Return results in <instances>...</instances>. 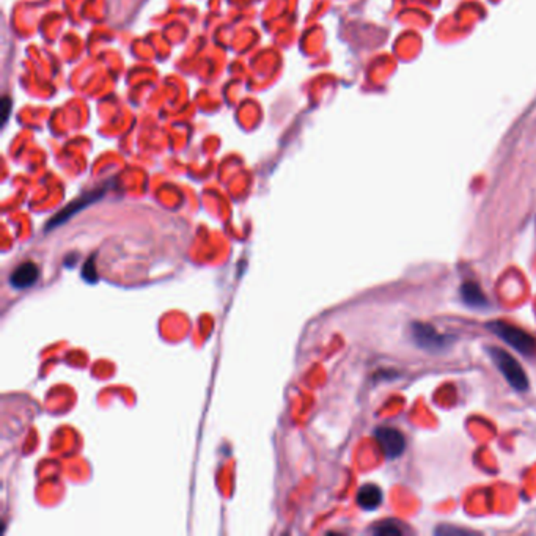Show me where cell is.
<instances>
[{
    "label": "cell",
    "instance_id": "6da1fadb",
    "mask_svg": "<svg viewBox=\"0 0 536 536\" xmlns=\"http://www.w3.org/2000/svg\"><path fill=\"white\" fill-rule=\"evenodd\" d=\"M488 329L494 332L506 345L516 349L519 354L526 355L528 359L536 354V340L528 332L522 330L521 327L508 324L505 321H490L488 324Z\"/></svg>",
    "mask_w": 536,
    "mask_h": 536
},
{
    "label": "cell",
    "instance_id": "7a4b0ae2",
    "mask_svg": "<svg viewBox=\"0 0 536 536\" xmlns=\"http://www.w3.org/2000/svg\"><path fill=\"white\" fill-rule=\"evenodd\" d=\"M488 353L494 365L500 370L506 382L517 392H526L528 388V377L517 360L502 348H489Z\"/></svg>",
    "mask_w": 536,
    "mask_h": 536
},
{
    "label": "cell",
    "instance_id": "3957f363",
    "mask_svg": "<svg viewBox=\"0 0 536 536\" xmlns=\"http://www.w3.org/2000/svg\"><path fill=\"white\" fill-rule=\"evenodd\" d=\"M410 337L417 346L430 353H442L455 341L453 337L441 334L436 327L425 323H414L410 326Z\"/></svg>",
    "mask_w": 536,
    "mask_h": 536
},
{
    "label": "cell",
    "instance_id": "277c9868",
    "mask_svg": "<svg viewBox=\"0 0 536 536\" xmlns=\"http://www.w3.org/2000/svg\"><path fill=\"white\" fill-rule=\"evenodd\" d=\"M376 441L379 444L384 456L387 459L399 458L406 450V439L401 433L395 428L381 426L375 431Z\"/></svg>",
    "mask_w": 536,
    "mask_h": 536
},
{
    "label": "cell",
    "instance_id": "5b68a950",
    "mask_svg": "<svg viewBox=\"0 0 536 536\" xmlns=\"http://www.w3.org/2000/svg\"><path fill=\"white\" fill-rule=\"evenodd\" d=\"M461 299L467 307L470 308H486L489 307L488 297L484 296L482 288L475 281H464L461 286Z\"/></svg>",
    "mask_w": 536,
    "mask_h": 536
},
{
    "label": "cell",
    "instance_id": "8992f818",
    "mask_svg": "<svg viewBox=\"0 0 536 536\" xmlns=\"http://www.w3.org/2000/svg\"><path fill=\"white\" fill-rule=\"evenodd\" d=\"M38 279V268L35 263L27 261L22 263L19 268L14 269V272L11 274L10 284L14 288H29L35 284Z\"/></svg>",
    "mask_w": 536,
    "mask_h": 536
},
{
    "label": "cell",
    "instance_id": "52a82bcc",
    "mask_svg": "<svg viewBox=\"0 0 536 536\" xmlns=\"http://www.w3.org/2000/svg\"><path fill=\"white\" fill-rule=\"evenodd\" d=\"M382 490L376 484H364L357 493V504L362 510L373 511L382 504Z\"/></svg>",
    "mask_w": 536,
    "mask_h": 536
},
{
    "label": "cell",
    "instance_id": "ba28073f",
    "mask_svg": "<svg viewBox=\"0 0 536 536\" xmlns=\"http://www.w3.org/2000/svg\"><path fill=\"white\" fill-rule=\"evenodd\" d=\"M373 533L376 535H381V536H387V535H392V536H399L403 533L401 527H399L398 522L395 521H386V522H381L379 526H376L373 528Z\"/></svg>",
    "mask_w": 536,
    "mask_h": 536
},
{
    "label": "cell",
    "instance_id": "9c48e42d",
    "mask_svg": "<svg viewBox=\"0 0 536 536\" xmlns=\"http://www.w3.org/2000/svg\"><path fill=\"white\" fill-rule=\"evenodd\" d=\"M8 112H10V99H8V98H5V99H3V110H2V115H3V123L7 121Z\"/></svg>",
    "mask_w": 536,
    "mask_h": 536
}]
</instances>
